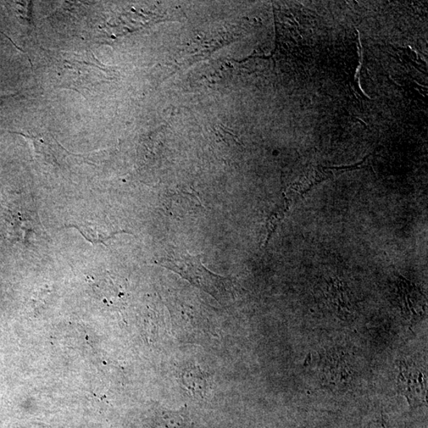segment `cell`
Masks as SVG:
<instances>
[{
	"label": "cell",
	"mask_w": 428,
	"mask_h": 428,
	"mask_svg": "<svg viewBox=\"0 0 428 428\" xmlns=\"http://www.w3.org/2000/svg\"><path fill=\"white\" fill-rule=\"evenodd\" d=\"M157 264L180 275L220 303L226 304L234 298L232 281L229 277L216 275L205 268L201 255H192L176 250L169 252Z\"/></svg>",
	"instance_id": "6da1fadb"
},
{
	"label": "cell",
	"mask_w": 428,
	"mask_h": 428,
	"mask_svg": "<svg viewBox=\"0 0 428 428\" xmlns=\"http://www.w3.org/2000/svg\"><path fill=\"white\" fill-rule=\"evenodd\" d=\"M321 379L326 386L336 391L348 388L352 381V373L346 361L340 357L327 358L322 366Z\"/></svg>",
	"instance_id": "277c9868"
},
{
	"label": "cell",
	"mask_w": 428,
	"mask_h": 428,
	"mask_svg": "<svg viewBox=\"0 0 428 428\" xmlns=\"http://www.w3.org/2000/svg\"><path fill=\"white\" fill-rule=\"evenodd\" d=\"M427 382L424 370L413 363H401L397 379L398 388L411 405L414 406L426 402Z\"/></svg>",
	"instance_id": "7a4b0ae2"
},
{
	"label": "cell",
	"mask_w": 428,
	"mask_h": 428,
	"mask_svg": "<svg viewBox=\"0 0 428 428\" xmlns=\"http://www.w3.org/2000/svg\"><path fill=\"white\" fill-rule=\"evenodd\" d=\"M329 301L336 309L339 315L348 316L352 313V305L350 302L348 292L344 290L342 283L332 281L329 288Z\"/></svg>",
	"instance_id": "5b68a950"
},
{
	"label": "cell",
	"mask_w": 428,
	"mask_h": 428,
	"mask_svg": "<svg viewBox=\"0 0 428 428\" xmlns=\"http://www.w3.org/2000/svg\"><path fill=\"white\" fill-rule=\"evenodd\" d=\"M3 99L2 97H0V104H1L3 103V99Z\"/></svg>",
	"instance_id": "8992f818"
},
{
	"label": "cell",
	"mask_w": 428,
	"mask_h": 428,
	"mask_svg": "<svg viewBox=\"0 0 428 428\" xmlns=\"http://www.w3.org/2000/svg\"><path fill=\"white\" fill-rule=\"evenodd\" d=\"M398 291L402 298V312L410 321L418 320L425 314L426 298L413 283L400 275Z\"/></svg>",
	"instance_id": "3957f363"
}]
</instances>
